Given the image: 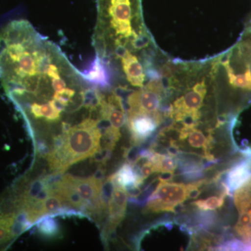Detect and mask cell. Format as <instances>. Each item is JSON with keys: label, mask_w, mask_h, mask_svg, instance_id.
<instances>
[{"label": "cell", "mask_w": 251, "mask_h": 251, "mask_svg": "<svg viewBox=\"0 0 251 251\" xmlns=\"http://www.w3.org/2000/svg\"><path fill=\"white\" fill-rule=\"evenodd\" d=\"M93 46L110 64L127 52L137 55L150 43L142 16L141 0H97ZM138 56V55H137Z\"/></svg>", "instance_id": "obj_1"}, {"label": "cell", "mask_w": 251, "mask_h": 251, "mask_svg": "<svg viewBox=\"0 0 251 251\" xmlns=\"http://www.w3.org/2000/svg\"><path fill=\"white\" fill-rule=\"evenodd\" d=\"M102 120L100 116L87 117L62 133V145L46 156L51 171L62 174L72 165L93 156L100 148Z\"/></svg>", "instance_id": "obj_2"}, {"label": "cell", "mask_w": 251, "mask_h": 251, "mask_svg": "<svg viewBox=\"0 0 251 251\" xmlns=\"http://www.w3.org/2000/svg\"><path fill=\"white\" fill-rule=\"evenodd\" d=\"M204 180L189 184L183 183L160 181L156 189L148 198L145 208V213H161L174 211L179 204L189 198L190 192L195 188L201 187Z\"/></svg>", "instance_id": "obj_3"}, {"label": "cell", "mask_w": 251, "mask_h": 251, "mask_svg": "<svg viewBox=\"0 0 251 251\" xmlns=\"http://www.w3.org/2000/svg\"><path fill=\"white\" fill-rule=\"evenodd\" d=\"M205 77L196 82L194 86L186 91L170 108L169 111L176 122H182L183 126L196 125L201 117L200 110L204 103L206 94Z\"/></svg>", "instance_id": "obj_4"}, {"label": "cell", "mask_w": 251, "mask_h": 251, "mask_svg": "<svg viewBox=\"0 0 251 251\" xmlns=\"http://www.w3.org/2000/svg\"><path fill=\"white\" fill-rule=\"evenodd\" d=\"M158 77L140 91L133 92L127 100L128 109L127 115L144 114L154 117L161 123L162 117L158 113L162 101V85Z\"/></svg>", "instance_id": "obj_5"}, {"label": "cell", "mask_w": 251, "mask_h": 251, "mask_svg": "<svg viewBox=\"0 0 251 251\" xmlns=\"http://www.w3.org/2000/svg\"><path fill=\"white\" fill-rule=\"evenodd\" d=\"M234 200L239 211L236 232L244 242L251 244V177L235 190Z\"/></svg>", "instance_id": "obj_6"}, {"label": "cell", "mask_w": 251, "mask_h": 251, "mask_svg": "<svg viewBox=\"0 0 251 251\" xmlns=\"http://www.w3.org/2000/svg\"><path fill=\"white\" fill-rule=\"evenodd\" d=\"M101 179L97 176L80 178L72 176V181L74 188L81 198L87 202L85 211L90 214H93L97 208V203L100 192H101L103 182Z\"/></svg>", "instance_id": "obj_7"}, {"label": "cell", "mask_w": 251, "mask_h": 251, "mask_svg": "<svg viewBox=\"0 0 251 251\" xmlns=\"http://www.w3.org/2000/svg\"><path fill=\"white\" fill-rule=\"evenodd\" d=\"M126 120L131 133L132 143L135 146L151 136L160 124L154 117L144 114L127 115Z\"/></svg>", "instance_id": "obj_8"}, {"label": "cell", "mask_w": 251, "mask_h": 251, "mask_svg": "<svg viewBox=\"0 0 251 251\" xmlns=\"http://www.w3.org/2000/svg\"><path fill=\"white\" fill-rule=\"evenodd\" d=\"M112 177V176H111ZM113 181V180H112ZM113 190L108 202L109 224L107 232L115 230L125 216L128 202V193L125 188L113 181Z\"/></svg>", "instance_id": "obj_9"}, {"label": "cell", "mask_w": 251, "mask_h": 251, "mask_svg": "<svg viewBox=\"0 0 251 251\" xmlns=\"http://www.w3.org/2000/svg\"><path fill=\"white\" fill-rule=\"evenodd\" d=\"M82 74L91 85L99 89L105 90L111 86V68L98 55H96L95 58Z\"/></svg>", "instance_id": "obj_10"}, {"label": "cell", "mask_w": 251, "mask_h": 251, "mask_svg": "<svg viewBox=\"0 0 251 251\" xmlns=\"http://www.w3.org/2000/svg\"><path fill=\"white\" fill-rule=\"evenodd\" d=\"M196 126H183L179 130L180 141L187 142L188 145L193 149L202 150L203 156L206 159L214 161V157L210 153L211 143L212 138L211 135H206L203 131L196 128Z\"/></svg>", "instance_id": "obj_11"}, {"label": "cell", "mask_w": 251, "mask_h": 251, "mask_svg": "<svg viewBox=\"0 0 251 251\" xmlns=\"http://www.w3.org/2000/svg\"><path fill=\"white\" fill-rule=\"evenodd\" d=\"M121 63L122 72L130 85L144 87L146 74L144 64L140 62V57L134 54L127 52L119 59Z\"/></svg>", "instance_id": "obj_12"}, {"label": "cell", "mask_w": 251, "mask_h": 251, "mask_svg": "<svg viewBox=\"0 0 251 251\" xmlns=\"http://www.w3.org/2000/svg\"><path fill=\"white\" fill-rule=\"evenodd\" d=\"M251 177V161H243L235 165L229 171L226 185L229 193H232L240 187Z\"/></svg>", "instance_id": "obj_13"}, {"label": "cell", "mask_w": 251, "mask_h": 251, "mask_svg": "<svg viewBox=\"0 0 251 251\" xmlns=\"http://www.w3.org/2000/svg\"><path fill=\"white\" fill-rule=\"evenodd\" d=\"M111 176L114 182L125 188L126 191L133 188L140 187L134 170L132 165L129 163L124 164L120 169Z\"/></svg>", "instance_id": "obj_14"}, {"label": "cell", "mask_w": 251, "mask_h": 251, "mask_svg": "<svg viewBox=\"0 0 251 251\" xmlns=\"http://www.w3.org/2000/svg\"><path fill=\"white\" fill-rule=\"evenodd\" d=\"M151 159L156 173H174L177 168V160L170 155L153 151Z\"/></svg>", "instance_id": "obj_15"}, {"label": "cell", "mask_w": 251, "mask_h": 251, "mask_svg": "<svg viewBox=\"0 0 251 251\" xmlns=\"http://www.w3.org/2000/svg\"><path fill=\"white\" fill-rule=\"evenodd\" d=\"M36 225L39 233L44 237L53 238L60 233L58 223L53 219V216H43L38 220Z\"/></svg>", "instance_id": "obj_16"}, {"label": "cell", "mask_w": 251, "mask_h": 251, "mask_svg": "<svg viewBox=\"0 0 251 251\" xmlns=\"http://www.w3.org/2000/svg\"><path fill=\"white\" fill-rule=\"evenodd\" d=\"M225 190L222 194L220 196H213L204 200H198L196 202H193L198 209L201 210H214L219 209L224 205L225 198L226 195H229V193L227 188L224 184Z\"/></svg>", "instance_id": "obj_17"}, {"label": "cell", "mask_w": 251, "mask_h": 251, "mask_svg": "<svg viewBox=\"0 0 251 251\" xmlns=\"http://www.w3.org/2000/svg\"><path fill=\"white\" fill-rule=\"evenodd\" d=\"M174 173H161V175L158 176L160 181H169L173 179Z\"/></svg>", "instance_id": "obj_18"}]
</instances>
